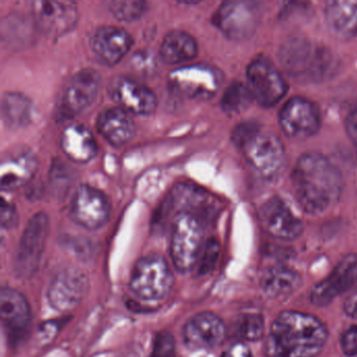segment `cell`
Wrapping results in <instances>:
<instances>
[{"label": "cell", "mask_w": 357, "mask_h": 357, "mask_svg": "<svg viewBox=\"0 0 357 357\" xmlns=\"http://www.w3.org/2000/svg\"><path fill=\"white\" fill-rule=\"evenodd\" d=\"M327 340L328 329L321 319L300 311H283L271 323L265 356L317 357Z\"/></svg>", "instance_id": "cell-1"}, {"label": "cell", "mask_w": 357, "mask_h": 357, "mask_svg": "<svg viewBox=\"0 0 357 357\" xmlns=\"http://www.w3.org/2000/svg\"><path fill=\"white\" fill-rule=\"evenodd\" d=\"M294 196L301 208L311 215L321 214L342 195L340 171L319 153L304 154L294 167L291 176Z\"/></svg>", "instance_id": "cell-2"}, {"label": "cell", "mask_w": 357, "mask_h": 357, "mask_svg": "<svg viewBox=\"0 0 357 357\" xmlns=\"http://www.w3.org/2000/svg\"><path fill=\"white\" fill-rule=\"evenodd\" d=\"M279 61L290 77L307 82L327 80L340 66L337 58L329 50L301 37H292L282 45Z\"/></svg>", "instance_id": "cell-3"}, {"label": "cell", "mask_w": 357, "mask_h": 357, "mask_svg": "<svg viewBox=\"0 0 357 357\" xmlns=\"http://www.w3.org/2000/svg\"><path fill=\"white\" fill-rule=\"evenodd\" d=\"M202 220L193 213L181 211L173 219L171 229L170 255L175 268L189 273L197 265L204 248Z\"/></svg>", "instance_id": "cell-4"}, {"label": "cell", "mask_w": 357, "mask_h": 357, "mask_svg": "<svg viewBox=\"0 0 357 357\" xmlns=\"http://www.w3.org/2000/svg\"><path fill=\"white\" fill-rule=\"evenodd\" d=\"M174 277L168 262L158 254L137 261L130 279V289L144 301H160L170 294Z\"/></svg>", "instance_id": "cell-5"}, {"label": "cell", "mask_w": 357, "mask_h": 357, "mask_svg": "<svg viewBox=\"0 0 357 357\" xmlns=\"http://www.w3.org/2000/svg\"><path fill=\"white\" fill-rule=\"evenodd\" d=\"M223 75L218 68L206 63L189 64L172 70L169 87L177 95L196 101L212 99L222 84Z\"/></svg>", "instance_id": "cell-6"}, {"label": "cell", "mask_w": 357, "mask_h": 357, "mask_svg": "<svg viewBox=\"0 0 357 357\" xmlns=\"http://www.w3.org/2000/svg\"><path fill=\"white\" fill-rule=\"evenodd\" d=\"M50 233V218L45 212L35 214L22 234L14 262L18 277L31 278L35 275L47 245Z\"/></svg>", "instance_id": "cell-7"}, {"label": "cell", "mask_w": 357, "mask_h": 357, "mask_svg": "<svg viewBox=\"0 0 357 357\" xmlns=\"http://www.w3.org/2000/svg\"><path fill=\"white\" fill-rule=\"evenodd\" d=\"M260 12L256 3L245 0L225 1L213 16L214 26L231 40L250 38L258 28Z\"/></svg>", "instance_id": "cell-8"}, {"label": "cell", "mask_w": 357, "mask_h": 357, "mask_svg": "<svg viewBox=\"0 0 357 357\" xmlns=\"http://www.w3.org/2000/svg\"><path fill=\"white\" fill-rule=\"evenodd\" d=\"M248 164L263 177L273 181L285 169L286 155L279 137L267 131H259L243 148Z\"/></svg>", "instance_id": "cell-9"}, {"label": "cell", "mask_w": 357, "mask_h": 357, "mask_svg": "<svg viewBox=\"0 0 357 357\" xmlns=\"http://www.w3.org/2000/svg\"><path fill=\"white\" fill-rule=\"evenodd\" d=\"M101 76L93 68H82L68 80L58 103V116L73 119L82 114L97 99Z\"/></svg>", "instance_id": "cell-10"}, {"label": "cell", "mask_w": 357, "mask_h": 357, "mask_svg": "<svg viewBox=\"0 0 357 357\" xmlns=\"http://www.w3.org/2000/svg\"><path fill=\"white\" fill-rule=\"evenodd\" d=\"M248 86L263 107L279 103L287 93V84L280 70L266 58H257L246 70Z\"/></svg>", "instance_id": "cell-11"}, {"label": "cell", "mask_w": 357, "mask_h": 357, "mask_svg": "<svg viewBox=\"0 0 357 357\" xmlns=\"http://www.w3.org/2000/svg\"><path fill=\"white\" fill-rule=\"evenodd\" d=\"M32 12L39 30L49 36H63L78 24V6L70 0H37Z\"/></svg>", "instance_id": "cell-12"}, {"label": "cell", "mask_w": 357, "mask_h": 357, "mask_svg": "<svg viewBox=\"0 0 357 357\" xmlns=\"http://www.w3.org/2000/svg\"><path fill=\"white\" fill-rule=\"evenodd\" d=\"M109 198L97 188L82 185L76 190L70 206V216L77 225L96 231L109 221Z\"/></svg>", "instance_id": "cell-13"}, {"label": "cell", "mask_w": 357, "mask_h": 357, "mask_svg": "<svg viewBox=\"0 0 357 357\" xmlns=\"http://www.w3.org/2000/svg\"><path fill=\"white\" fill-rule=\"evenodd\" d=\"M89 279L77 267H66L58 271L50 284L47 298L50 304L59 312H68L76 308L86 296Z\"/></svg>", "instance_id": "cell-14"}, {"label": "cell", "mask_w": 357, "mask_h": 357, "mask_svg": "<svg viewBox=\"0 0 357 357\" xmlns=\"http://www.w3.org/2000/svg\"><path fill=\"white\" fill-rule=\"evenodd\" d=\"M321 122L319 107L305 98H292L280 112L282 130L291 139H304L312 137L319 131Z\"/></svg>", "instance_id": "cell-15"}, {"label": "cell", "mask_w": 357, "mask_h": 357, "mask_svg": "<svg viewBox=\"0 0 357 357\" xmlns=\"http://www.w3.org/2000/svg\"><path fill=\"white\" fill-rule=\"evenodd\" d=\"M356 283L357 254H348L340 259L328 277L313 286L309 298L317 306H327Z\"/></svg>", "instance_id": "cell-16"}, {"label": "cell", "mask_w": 357, "mask_h": 357, "mask_svg": "<svg viewBox=\"0 0 357 357\" xmlns=\"http://www.w3.org/2000/svg\"><path fill=\"white\" fill-rule=\"evenodd\" d=\"M110 98L129 114L150 116L158 107L152 89L128 77H114L108 86Z\"/></svg>", "instance_id": "cell-17"}, {"label": "cell", "mask_w": 357, "mask_h": 357, "mask_svg": "<svg viewBox=\"0 0 357 357\" xmlns=\"http://www.w3.org/2000/svg\"><path fill=\"white\" fill-rule=\"evenodd\" d=\"M0 162V185L3 191H12L28 183L37 170V158L24 145L6 150Z\"/></svg>", "instance_id": "cell-18"}, {"label": "cell", "mask_w": 357, "mask_h": 357, "mask_svg": "<svg viewBox=\"0 0 357 357\" xmlns=\"http://www.w3.org/2000/svg\"><path fill=\"white\" fill-rule=\"evenodd\" d=\"M225 335V323L212 312L198 313L183 326V342L190 350H213L222 344Z\"/></svg>", "instance_id": "cell-19"}, {"label": "cell", "mask_w": 357, "mask_h": 357, "mask_svg": "<svg viewBox=\"0 0 357 357\" xmlns=\"http://www.w3.org/2000/svg\"><path fill=\"white\" fill-rule=\"evenodd\" d=\"M0 319L8 337L20 340L30 329L32 312L26 296L11 287L0 291Z\"/></svg>", "instance_id": "cell-20"}, {"label": "cell", "mask_w": 357, "mask_h": 357, "mask_svg": "<svg viewBox=\"0 0 357 357\" xmlns=\"http://www.w3.org/2000/svg\"><path fill=\"white\" fill-rule=\"evenodd\" d=\"M260 220L265 231L278 239L294 240L303 231L302 221L279 197L271 198L261 206Z\"/></svg>", "instance_id": "cell-21"}, {"label": "cell", "mask_w": 357, "mask_h": 357, "mask_svg": "<svg viewBox=\"0 0 357 357\" xmlns=\"http://www.w3.org/2000/svg\"><path fill=\"white\" fill-rule=\"evenodd\" d=\"M131 35L119 26H105L98 29L91 38V47L96 57L105 66H116L130 51Z\"/></svg>", "instance_id": "cell-22"}, {"label": "cell", "mask_w": 357, "mask_h": 357, "mask_svg": "<svg viewBox=\"0 0 357 357\" xmlns=\"http://www.w3.org/2000/svg\"><path fill=\"white\" fill-rule=\"evenodd\" d=\"M60 146L66 158L77 164H86L98 153L95 137L82 124H73L66 127L60 137Z\"/></svg>", "instance_id": "cell-23"}, {"label": "cell", "mask_w": 357, "mask_h": 357, "mask_svg": "<svg viewBox=\"0 0 357 357\" xmlns=\"http://www.w3.org/2000/svg\"><path fill=\"white\" fill-rule=\"evenodd\" d=\"M100 135L114 147H121L132 139L135 124L130 114L121 107L107 108L97 121Z\"/></svg>", "instance_id": "cell-24"}, {"label": "cell", "mask_w": 357, "mask_h": 357, "mask_svg": "<svg viewBox=\"0 0 357 357\" xmlns=\"http://www.w3.org/2000/svg\"><path fill=\"white\" fill-rule=\"evenodd\" d=\"M326 22L330 32L340 39L357 35V0H331L326 3Z\"/></svg>", "instance_id": "cell-25"}, {"label": "cell", "mask_w": 357, "mask_h": 357, "mask_svg": "<svg viewBox=\"0 0 357 357\" xmlns=\"http://www.w3.org/2000/svg\"><path fill=\"white\" fill-rule=\"evenodd\" d=\"M1 119L8 129L17 130L32 124L36 108L30 98L22 93L8 91L1 98Z\"/></svg>", "instance_id": "cell-26"}, {"label": "cell", "mask_w": 357, "mask_h": 357, "mask_svg": "<svg viewBox=\"0 0 357 357\" xmlns=\"http://www.w3.org/2000/svg\"><path fill=\"white\" fill-rule=\"evenodd\" d=\"M302 277L285 265H273L261 277V288L271 298H283L294 294L302 285Z\"/></svg>", "instance_id": "cell-27"}, {"label": "cell", "mask_w": 357, "mask_h": 357, "mask_svg": "<svg viewBox=\"0 0 357 357\" xmlns=\"http://www.w3.org/2000/svg\"><path fill=\"white\" fill-rule=\"evenodd\" d=\"M197 53V41L192 35L185 31L173 30L165 36L158 56L162 63L177 66L193 59Z\"/></svg>", "instance_id": "cell-28"}, {"label": "cell", "mask_w": 357, "mask_h": 357, "mask_svg": "<svg viewBox=\"0 0 357 357\" xmlns=\"http://www.w3.org/2000/svg\"><path fill=\"white\" fill-rule=\"evenodd\" d=\"M254 100L248 85L235 82L229 85L223 93L221 108L229 116H236L245 112Z\"/></svg>", "instance_id": "cell-29"}, {"label": "cell", "mask_w": 357, "mask_h": 357, "mask_svg": "<svg viewBox=\"0 0 357 357\" xmlns=\"http://www.w3.org/2000/svg\"><path fill=\"white\" fill-rule=\"evenodd\" d=\"M234 335L239 340L255 342L264 335V317L258 313L239 315L233 324Z\"/></svg>", "instance_id": "cell-30"}, {"label": "cell", "mask_w": 357, "mask_h": 357, "mask_svg": "<svg viewBox=\"0 0 357 357\" xmlns=\"http://www.w3.org/2000/svg\"><path fill=\"white\" fill-rule=\"evenodd\" d=\"M112 15L120 22H131L139 20L148 10L143 0H114L109 3Z\"/></svg>", "instance_id": "cell-31"}, {"label": "cell", "mask_w": 357, "mask_h": 357, "mask_svg": "<svg viewBox=\"0 0 357 357\" xmlns=\"http://www.w3.org/2000/svg\"><path fill=\"white\" fill-rule=\"evenodd\" d=\"M73 178L74 176L70 167L66 166L61 160H55L53 162L50 170V183L54 194L57 197L68 193V190L72 187Z\"/></svg>", "instance_id": "cell-32"}, {"label": "cell", "mask_w": 357, "mask_h": 357, "mask_svg": "<svg viewBox=\"0 0 357 357\" xmlns=\"http://www.w3.org/2000/svg\"><path fill=\"white\" fill-rule=\"evenodd\" d=\"M220 256V244L215 238H211L204 243L198 260V273L206 275L211 273L216 266L217 261Z\"/></svg>", "instance_id": "cell-33"}, {"label": "cell", "mask_w": 357, "mask_h": 357, "mask_svg": "<svg viewBox=\"0 0 357 357\" xmlns=\"http://www.w3.org/2000/svg\"><path fill=\"white\" fill-rule=\"evenodd\" d=\"M175 340L172 334L168 331L158 334L153 342L150 357H174Z\"/></svg>", "instance_id": "cell-34"}, {"label": "cell", "mask_w": 357, "mask_h": 357, "mask_svg": "<svg viewBox=\"0 0 357 357\" xmlns=\"http://www.w3.org/2000/svg\"><path fill=\"white\" fill-rule=\"evenodd\" d=\"M260 126L255 122H244L238 125L231 133V141L239 149L242 148L260 131Z\"/></svg>", "instance_id": "cell-35"}, {"label": "cell", "mask_w": 357, "mask_h": 357, "mask_svg": "<svg viewBox=\"0 0 357 357\" xmlns=\"http://www.w3.org/2000/svg\"><path fill=\"white\" fill-rule=\"evenodd\" d=\"M132 68L141 74H152L156 68L155 59L147 51L139 50L131 59Z\"/></svg>", "instance_id": "cell-36"}, {"label": "cell", "mask_w": 357, "mask_h": 357, "mask_svg": "<svg viewBox=\"0 0 357 357\" xmlns=\"http://www.w3.org/2000/svg\"><path fill=\"white\" fill-rule=\"evenodd\" d=\"M340 348L346 356L353 357L357 355V324L350 326L340 335Z\"/></svg>", "instance_id": "cell-37"}, {"label": "cell", "mask_w": 357, "mask_h": 357, "mask_svg": "<svg viewBox=\"0 0 357 357\" xmlns=\"http://www.w3.org/2000/svg\"><path fill=\"white\" fill-rule=\"evenodd\" d=\"M0 223L3 229H13L18 223V214L14 204L3 199L1 212H0Z\"/></svg>", "instance_id": "cell-38"}, {"label": "cell", "mask_w": 357, "mask_h": 357, "mask_svg": "<svg viewBox=\"0 0 357 357\" xmlns=\"http://www.w3.org/2000/svg\"><path fill=\"white\" fill-rule=\"evenodd\" d=\"M346 129L349 139L357 154V104L349 112L346 119Z\"/></svg>", "instance_id": "cell-39"}, {"label": "cell", "mask_w": 357, "mask_h": 357, "mask_svg": "<svg viewBox=\"0 0 357 357\" xmlns=\"http://www.w3.org/2000/svg\"><path fill=\"white\" fill-rule=\"evenodd\" d=\"M221 357H252V351L243 342H236L223 352Z\"/></svg>", "instance_id": "cell-40"}, {"label": "cell", "mask_w": 357, "mask_h": 357, "mask_svg": "<svg viewBox=\"0 0 357 357\" xmlns=\"http://www.w3.org/2000/svg\"><path fill=\"white\" fill-rule=\"evenodd\" d=\"M344 312L347 317L357 319V288L344 301Z\"/></svg>", "instance_id": "cell-41"}]
</instances>
